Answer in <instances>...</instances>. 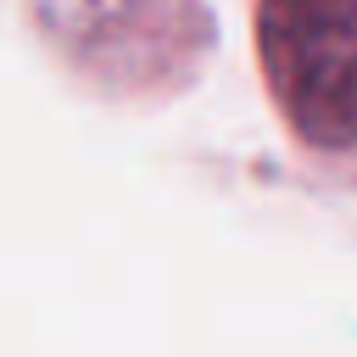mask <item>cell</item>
I'll return each instance as SVG.
<instances>
[{
	"mask_svg": "<svg viewBox=\"0 0 357 357\" xmlns=\"http://www.w3.org/2000/svg\"><path fill=\"white\" fill-rule=\"evenodd\" d=\"M257 117L279 178L357 206V0H234Z\"/></svg>",
	"mask_w": 357,
	"mask_h": 357,
	"instance_id": "7a4b0ae2",
	"label": "cell"
},
{
	"mask_svg": "<svg viewBox=\"0 0 357 357\" xmlns=\"http://www.w3.org/2000/svg\"><path fill=\"white\" fill-rule=\"evenodd\" d=\"M33 67L89 112L162 117L223 56L218 0H6Z\"/></svg>",
	"mask_w": 357,
	"mask_h": 357,
	"instance_id": "6da1fadb",
	"label": "cell"
},
{
	"mask_svg": "<svg viewBox=\"0 0 357 357\" xmlns=\"http://www.w3.org/2000/svg\"><path fill=\"white\" fill-rule=\"evenodd\" d=\"M0 6H6V0H0Z\"/></svg>",
	"mask_w": 357,
	"mask_h": 357,
	"instance_id": "3957f363",
	"label": "cell"
}]
</instances>
